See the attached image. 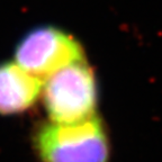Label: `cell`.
Segmentation results:
<instances>
[{
  "mask_svg": "<svg viewBox=\"0 0 162 162\" xmlns=\"http://www.w3.org/2000/svg\"><path fill=\"white\" fill-rule=\"evenodd\" d=\"M40 162H109L111 145L106 129L97 116L77 123L50 121L34 135Z\"/></svg>",
  "mask_w": 162,
  "mask_h": 162,
  "instance_id": "6da1fadb",
  "label": "cell"
},
{
  "mask_svg": "<svg viewBox=\"0 0 162 162\" xmlns=\"http://www.w3.org/2000/svg\"><path fill=\"white\" fill-rule=\"evenodd\" d=\"M42 89L50 121L77 123L96 116V78L85 60L56 71L45 79Z\"/></svg>",
  "mask_w": 162,
  "mask_h": 162,
  "instance_id": "7a4b0ae2",
  "label": "cell"
},
{
  "mask_svg": "<svg viewBox=\"0 0 162 162\" xmlns=\"http://www.w3.org/2000/svg\"><path fill=\"white\" fill-rule=\"evenodd\" d=\"M16 63L44 82L71 63L85 60L79 42L54 27H40L28 33L16 48Z\"/></svg>",
  "mask_w": 162,
  "mask_h": 162,
  "instance_id": "3957f363",
  "label": "cell"
},
{
  "mask_svg": "<svg viewBox=\"0 0 162 162\" xmlns=\"http://www.w3.org/2000/svg\"><path fill=\"white\" fill-rule=\"evenodd\" d=\"M43 81L16 62L0 64V114L14 115L27 111L42 93Z\"/></svg>",
  "mask_w": 162,
  "mask_h": 162,
  "instance_id": "277c9868",
  "label": "cell"
}]
</instances>
